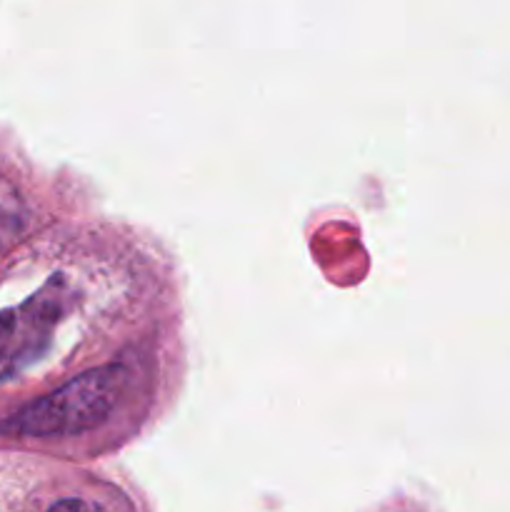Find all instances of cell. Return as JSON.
I'll use <instances>...</instances> for the list:
<instances>
[{"mask_svg": "<svg viewBox=\"0 0 510 512\" xmlns=\"http://www.w3.org/2000/svg\"><path fill=\"white\" fill-rule=\"evenodd\" d=\"M130 383H133V370L125 365L90 370L20 410L5 423V430L33 435V438L88 433L110 418Z\"/></svg>", "mask_w": 510, "mask_h": 512, "instance_id": "obj_1", "label": "cell"}, {"mask_svg": "<svg viewBox=\"0 0 510 512\" xmlns=\"http://www.w3.org/2000/svg\"><path fill=\"white\" fill-rule=\"evenodd\" d=\"M58 318V305L33 303L28 310L0 315V368H10L35 350Z\"/></svg>", "mask_w": 510, "mask_h": 512, "instance_id": "obj_2", "label": "cell"}]
</instances>
